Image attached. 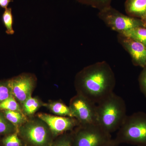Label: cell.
Listing matches in <instances>:
<instances>
[{
	"mask_svg": "<svg viewBox=\"0 0 146 146\" xmlns=\"http://www.w3.org/2000/svg\"><path fill=\"white\" fill-rule=\"evenodd\" d=\"M75 84L78 94L97 104L114 93L116 78L109 64L100 61L83 68Z\"/></svg>",
	"mask_w": 146,
	"mask_h": 146,
	"instance_id": "1",
	"label": "cell"
},
{
	"mask_svg": "<svg viewBox=\"0 0 146 146\" xmlns=\"http://www.w3.org/2000/svg\"><path fill=\"white\" fill-rule=\"evenodd\" d=\"M126 106L115 93L97 104V123L108 133L118 130L126 117Z\"/></svg>",
	"mask_w": 146,
	"mask_h": 146,
	"instance_id": "2",
	"label": "cell"
},
{
	"mask_svg": "<svg viewBox=\"0 0 146 146\" xmlns=\"http://www.w3.org/2000/svg\"><path fill=\"white\" fill-rule=\"evenodd\" d=\"M118 130L115 139L119 144L146 146V113L138 112L127 116Z\"/></svg>",
	"mask_w": 146,
	"mask_h": 146,
	"instance_id": "3",
	"label": "cell"
},
{
	"mask_svg": "<svg viewBox=\"0 0 146 146\" xmlns=\"http://www.w3.org/2000/svg\"><path fill=\"white\" fill-rule=\"evenodd\" d=\"M98 16L107 26L118 34H124L138 27H145L141 19L124 15L111 6L100 10Z\"/></svg>",
	"mask_w": 146,
	"mask_h": 146,
	"instance_id": "4",
	"label": "cell"
},
{
	"mask_svg": "<svg viewBox=\"0 0 146 146\" xmlns=\"http://www.w3.org/2000/svg\"><path fill=\"white\" fill-rule=\"evenodd\" d=\"M78 127L73 135L72 146H100L112 138L97 124Z\"/></svg>",
	"mask_w": 146,
	"mask_h": 146,
	"instance_id": "5",
	"label": "cell"
},
{
	"mask_svg": "<svg viewBox=\"0 0 146 146\" xmlns=\"http://www.w3.org/2000/svg\"><path fill=\"white\" fill-rule=\"evenodd\" d=\"M73 117L80 125L97 123V104L80 94L71 100L70 106Z\"/></svg>",
	"mask_w": 146,
	"mask_h": 146,
	"instance_id": "6",
	"label": "cell"
},
{
	"mask_svg": "<svg viewBox=\"0 0 146 146\" xmlns=\"http://www.w3.org/2000/svg\"><path fill=\"white\" fill-rule=\"evenodd\" d=\"M21 133L29 143L34 146H46L50 140L48 128L40 122H30L21 129Z\"/></svg>",
	"mask_w": 146,
	"mask_h": 146,
	"instance_id": "7",
	"label": "cell"
},
{
	"mask_svg": "<svg viewBox=\"0 0 146 146\" xmlns=\"http://www.w3.org/2000/svg\"><path fill=\"white\" fill-rule=\"evenodd\" d=\"M13 97L21 103L31 96L35 79L29 74H22L8 80Z\"/></svg>",
	"mask_w": 146,
	"mask_h": 146,
	"instance_id": "8",
	"label": "cell"
},
{
	"mask_svg": "<svg viewBox=\"0 0 146 146\" xmlns=\"http://www.w3.org/2000/svg\"><path fill=\"white\" fill-rule=\"evenodd\" d=\"M118 42L129 55L133 65L142 68L146 67V46L142 43L118 34Z\"/></svg>",
	"mask_w": 146,
	"mask_h": 146,
	"instance_id": "9",
	"label": "cell"
},
{
	"mask_svg": "<svg viewBox=\"0 0 146 146\" xmlns=\"http://www.w3.org/2000/svg\"><path fill=\"white\" fill-rule=\"evenodd\" d=\"M38 117L55 135L72 130L76 126L80 125L78 121L74 117L53 116L46 113H40Z\"/></svg>",
	"mask_w": 146,
	"mask_h": 146,
	"instance_id": "10",
	"label": "cell"
},
{
	"mask_svg": "<svg viewBox=\"0 0 146 146\" xmlns=\"http://www.w3.org/2000/svg\"><path fill=\"white\" fill-rule=\"evenodd\" d=\"M125 8L128 16L141 20L146 18V0H126Z\"/></svg>",
	"mask_w": 146,
	"mask_h": 146,
	"instance_id": "11",
	"label": "cell"
},
{
	"mask_svg": "<svg viewBox=\"0 0 146 146\" xmlns=\"http://www.w3.org/2000/svg\"><path fill=\"white\" fill-rule=\"evenodd\" d=\"M46 106L52 112L58 116L74 117L70 107L63 103L53 102L47 104Z\"/></svg>",
	"mask_w": 146,
	"mask_h": 146,
	"instance_id": "12",
	"label": "cell"
},
{
	"mask_svg": "<svg viewBox=\"0 0 146 146\" xmlns=\"http://www.w3.org/2000/svg\"><path fill=\"white\" fill-rule=\"evenodd\" d=\"M122 35L142 43L146 46V27H138L135 28Z\"/></svg>",
	"mask_w": 146,
	"mask_h": 146,
	"instance_id": "13",
	"label": "cell"
},
{
	"mask_svg": "<svg viewBox=\"0 0 146 146\" xmlns=\"http://www.w3.org/2000/svg\"><path fill=\"white\" fill-rule=\"evenodd\" d=\"M2 21L6 28V33L9 35L14 34L13 16L11 7L5 9L2 16Z\"/></svg>",
	"mask_w": 146,
	"mask_h": 146,
	"instance_id": "14",
	"label": "cell"
},
{
	"mask_svg": "<svg viewBox=\"0 0 146 146\" xmlns=\"http://www.w3.org/2000/svg\"><path fill=\"white\" fill-rule=\"evenodd\" d=\"M4 115L7 119L15 126L21 124L25 120V117L21 112L5 110Z\"/></svg>",
	"mask_w": 146,
	"mask_h": 146,
	"instance_id": "15",
	"label": "cell"
},
{
	"mask_svg": "<svg viewBox=\"0 0 146 146\" xmlns=\"http://www.w3.org/2000/svg\"><path fill=\"white\" fill-rule=\"evenodd\" d=\"M40 106L39 100L36 98L29 97L23 103V109L27 115H32L37 111Z\"/></svg>",
	"mask_w": 146,
	"mask_h": 146,
	"instance_id": "16",
	"label": "cell"
},
{
	"mask_svg": "<svg viewBox=\"0 0 146 146\" xmlns=\"http://www.w3.org/2000/svg\"><path fill=\"white\" fill-rule=\"evenodd\" d=\"M79 3L90 6L99 10L111 6L112 0H76Z\"/></svg>",
	"mask_w": 146,
	"mask_h": 146,
	"instance_id": "17",
	"label": "cell"
},
{
	"mask_svg": "<svg viewBox=\"0 0 146 146\" xmlns=\"http://www.w3.org/2000/svg\"><path fill=\"white\" fill-rule=\"evenodd\" d=\"M15 129V125L9 121L4 114L0 112V135L11 134Z\"/></svg>",
	"mask_w": 146,
	"mask_h": 146,
	"instance_id": "18",
	"label": "cell"
},
{
	"mask_svg": "<svg viewBox=\"0 0 146 146\" xmlns=\"http://www.w3.org/2000/svg\"><path fill=\"white\" fill-rule=\"evenodd\" d=\"M0 110H11L21 112L20 106L13 95H11L0 104Z\"/></svg>",
	"mask_w": 146,
	"mask_h": 146,
	"instance_id": "19",
	"label": "cell"
},
{
	"mask_svg": "<svg viewBox=\"0 0 146 146\" xmlns=\"http://www.w3.org/2000/svg\"><path fill=\"white\" fill-rule=\"evenodd\" d=\"M4 146H21V140L18 138L17 133H14L9 134L3 140Z\"/></svg>",
	"mask_w": 146,
	"mask_h": 146,
	"instance_id": "20",
	"label": "cell"
},
{
	"mask_svg": "<svg viewBox=\"0 0 146 146\" xmlns=\"http://www.w3.org/2000/svg\"><path fill=\"white\" fill-rule=\"evenodd\" d=\"M12 95L8 81L0 82V104Z\"/></svg>",
	"mask_w": 146,
	"mask_h": 146,
	"instance_id": "21",
	"label": "cell"
},
{
	"mask_svg": "<svg viewBox=\"0 0 146 146\" xmlns=\"http://www.w3.org/2000/svg\"><path fill=\"white\" fill-rule=\"evenodd\" d=\"M140 90L146 98V67L143 68L138 78Z\"/></svg>",
	"mask_w": 146,
	"mask_h": 146,
	"instance_id": "22",
	"label": "cell"
},
{
	"mask_svg": "<svg viewBox=\"0 0 146 146\" xmlns=\"http://www.w3.org/2000/svg\"><path fill=\"white\" fill-rule=\"evenodd\" d=\"M73 135H65L62 136L53 146H72Z\"/></svg>",
	"mask_w": 146,
	"mask_h": 146,
	"instance_id": "23",
	"label": "cell"
},
{
	"mask_svg": "<svg viewBox=\"0 0 146 146\" xmlns=\"http://www.w3.org/2000/svg\"><path fill=\"white\" fill-rule=\"evenodd\" d=\"M119 144L118 143L115 139L111 138L109 141L104 143L100 146H119Z\"/></svg>",
	"mask_w": 146,
	"mask_h": 146,
	"instance_id": "24",
	"label": "cell"
},
{
	"mask_svg": "<svg viewBox=\"0 0 146 146\" xmlns=\"http://www.w3.org/2000/svg\"><path fill=\"white\" fill-rule=\"evenodd\" d=\"M13 2V0H0V7L5 9L8 8L7 7L10 3Z\"/></svg>",
	"mask_w": 146,
	"mask_h": 146,
	"instance_id": "25",
	"label": "cell"
},
{
	"mask_svg": "<svg viewBox=\"0 0 146 146\" xmlns=\"http://www.w3.org/2000/svg\"><path fill=\"white\" fill-rule=\"evenodd\" d=\"M142 21H143V23L144 26L145 27H146V18L143 20H142Z\"/></svg>",
	"mask_w": 146,
	"mask_h": 146,
	"instance_id": "26",
	"label": "cell"
},
{
	"mask_svg": "<svg viewBox=\"0 0 146 146\" xmlns=\"http://www.w3.org/2000/svg\"></svg>",
	"mask_w": 146,
	"mask_h": 146,
	"instance_id": "27",
	"label": "cell"
}]
</instances>
